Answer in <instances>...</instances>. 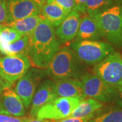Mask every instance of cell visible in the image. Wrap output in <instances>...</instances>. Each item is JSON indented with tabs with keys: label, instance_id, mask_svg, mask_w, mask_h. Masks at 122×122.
I'll use <instances>...</instances> for the list:
<instances>
[{
	"label": "cell",
	"instance_id": "cell-1",
	"mask_svg": "<svg viewBox=\"0 0 122 122\" xmlns=\"http://www.w3.org/2000/svg\"><path fill=\"white\" fill-rule=\"evenodd\" d=\"M29 36L26 56L30 65L37 68H47L60 47L54 27L43 18Z\"/></svg>",
	"mask_w": 122,
	"mask_h": 122
},
{
	"label": "cell",
	"instance_id": "cell-2",
	"mask_svg": "<svg viewBox=\"0 0 122 122\" xmlns=\"http://www.w3.org/2000/svg\"><path fill=\"white\" fill-rule=\"evenodd\" d=\"M95 18L103 37L114 46L122 47V7L113 5L92 16Z\"/></svg>",
	"mask_w": 122,
	"mask_h": 122
},
{
	"label": "cell",
	"instance_id": "cell-3",
	"mask_svg": "<svg viewBox=\"0 0 122 122\" xmlns=\"http://www.w3.org/2000/svg\"><path fill=\"white\" fill-rule=\"evenodd\" d=\"M79 60L84 63L94 65L99 63L114 52L113 46L98 40H83L71 44Z\"/></svg>",
	"mask_w": 122,
	"mask_h": 122
},
{
	"label": "cell",
	"instance_id": "cell-4",
	"mask_svg": "<svg viewBox=\"0 0 122 122\" xmlns=\"http://www.w3.org/2000/svg\"><path fill=\"white\" fill-rule=\"evenodd\" d=\"M49 75L56 79L69 78L77 74L78 58L68 48H62L55 54L47 66Z\"/></svg>",
	"mask_w": 122,
	"mask_h": 122
},
{
	"label": "cell",
	"instance_id": "cell-5",
	"mask_svg": "<svg viewBox=\"0 0 122 122\" xmlns=\"http://www.w3.org/2000/svg\"><path fill=\"white\" fill-rule=\"evenodd\" d=\"M93 71L117 93L122 88V55L119 53H112L95 65Z\"/></svg>",
	"mask_w": 122,
	"mask_h": 122
},
{
	"label": "cell",
	"instance_id": "cell-6",
	"mask_svg": "<svg viewBox=\"0 0 122 122\" xmlns=\"http://www.w3.org/2000/svg\"><path fill=\"white\" fill-rule=\"evenodd\" d=\"M81 100L74 97H57L39 109L36 118L57 121L69 117Z\"/></svg>",
	"mask_w": 122,
	"mask_h": 122
},
{
	"label": "cell",
	"instance_id": "cell-7",
	"mask_svg": "<svg viewBox=\"0 0 122 122\" xmlns=\"http://www.w3.org/2000/svg\"><path fill=\"white\" fill-rule=\"evenodd\" d=\"M30 65L26 55L1 57L0 77L12 86L26 73Z\"/></svg>",
	"mask_w": 122,
	"mask_h": 122
},
{
	"label": "cell",
	"instance_id": "cell-8",
	"mask_svg": "<svg viewBox=\"0 0 122 122\" xmlns=\"http://www.w3.org/2000/svg\"><path fill=\"white\" fill-rule=\"evenodd\" d=\"M81 83L85 98H92L103 103L114 100L117 94V90L95 74L83 75Z\"/></svg>",
	"mask_w": 122,
	"mask_h": 122
},
{
	"label": "cell",
	"instance_id": "cell-9",
	"mask_svg": "<svg viewBox=\"0 0 122 122\" xmlns=\"http://www.w3.org/2000/svg\"><path fill=\"white\" fill-rule=\"evenodd\" d=\"M41 77V72L37 70L32 69L26 72L18 80L14 91L20 98L26 109H29L30 107L36 88Z\"/></svg>",
	"mask_w": 122,
	"mask_h": 122
},
{
	"label": "cell",
	"instance_id": "cell-10",
	"mask_svg": "<svg viewBox=\"0 0 122 122\" xmlns=\"http://www.w3.org/2000/svg\"><path fill=\"white\" fill-rule=\"evenodd\" d=\"M7 22L40 14L41 8L30 0H6Z\"/></svg>",
	"mask_w": 122,
	"mask_h": 122
},
{
	"label": "cell",
	"instance_id": "cell-11",
	"mask_svg": "<svg viewBox=\"0 0 122 122\" xmlns=\"http://www.w3.org/2000/svg\"><path fill=\"white\" fill-rule=\"evenodd\" d=\"M0 113L16 117H24L26 109L20 98L10 87L5 89L0 95Z\"/></svg>",
	"mask_w": 122,
	"mask_h": 122
},
{
	"label": "cell",
	"instance_id": "cell-12",
	"mask_svg": "<svg viewBox=\"0 0 122 122\" xmlns=\"http://www.w3.org/2000/svg\"><path fill=\"white\" fill-rule=\"evenodd\" d=\"M57 98L54 90V82L46 80L40 85L35 93L30 104V117H36L38 111L48 102Z\"/></svg>",
	"mask_w": 122,
	"mask_h": 122
},
{
	"label": "cell",
	"instance_id": "cell-13",
	"mask_svg": "<svg viewBox=\"0 0 122 122\" xmlns=\"http://www.w3.org/2000/svg\"><path fill=\"white\" fill-rule=\"evenodd\" d=\"M80 14L76 10L71 11L64 20L58 26L56 35L62 42H66L75 38L80 24Z\"/></svg>",
	"mask_w": 122,
	"mask_h": 122
},
{
	"label": "cell",
	"instance_id": "cell-14",
	"mask_svg": "<svg viewBox=\"0 0 122 122\" xmlns=\"http://www.w3.org/2000/svg\"><path fill=\"white\" fill-rule=\"evenodd\" d=\"M54 90L57 97H74L85 98L81 81L77 79H57L54 82Z\"/></svg>",
	"mask_w": 122,
	"mask_h": 122
},
{
	"label": "cell",
	"instance_id": "cell-15",
	"mask_svg": "<svg viewBox=\"0 0 122 122\" xmlns=\"http://www.w3.org/2000/svg\"><path fill=\"white\" fill-rule=\"evenodd\" d=\"M75 41L83 40H99L103 35L95 18L90 15L86 14L81 18L78 31Z\"/></svg>",
	"mask_w": 122,
	"mask_h": 122
},
{
	"label": "cell",
	"instance_id": "cell-16",
	"mask_svg": "<svg viewBox=\"0 0 122 122\" xmlns=\"http://www.w3.org/2000/svg\"><path fill=\"white\" fill-rule=\"evenodd\" d=\"M69 12L54 2L46 1L41 8L40 15L54 27H58Z\"/></svg>",
	"mask_w": 122,
	"mask_h": 122
},
{
	"label": "cell",
	"instance_id": "cell-17",
	"mask_svg": "<svg viewBox=\"0 0 122 122\" xmlns=\"http://www.w3.org/2000/svg\"><path fill=\"white\" fill-rule=\"evenodd\" d=\"M42 19L43 18L40 14L33 15L5 23L4 25L13 28L23 35H30Z\"/></svg>",
	"mask_w": 122,
	"mask_h": 122
},
{
	"label": "cell",
	"instance_id": "cell-18",
	"mask_svg": "<svg viewBox=\"0 0 122 122\" xmlns=\"http://www.w3.org/2000/svg\"><path fill=\"white\" fill-rule=\"evenodd\" d=\"M104 106V103L98 100L87 98L80 101L76 108L70 115L69 117H84L96 113Z\"/></svg>",
	"mask_w": 122,
	"mask_h": 122
},
{
	"label": "cell",
	"instance_id": "cell-19",
	"mask_svg": "<svg viewBox=\"0 0 122 122\" xmlns=\"http://www.w3.org/2000/svg\"><path fill=\"white\" fill-rule=\"evenodd\" d=\"M29 44V36L24 35L16 41L8 44L1 53L6 56L27 55Z\"/></svg>",
	"mask_w": 122,
	"mask_h": 122
},
{
	"label": "cell",
	"instance_id": "cell-20",
	"mask_svg": "<svg viewBox=\"0 0 122 122\" xmlns=\"http://www.w3.org/2000/svg\"><path fill=\"white\" fill-rule=\"evenodd\" d=\"M22 35L12 27L1 25L0 30V52H1L8 44L20 39Z\"/></svg>",
	"mask_w": 122,
	"mask_h": 122
},
{
	"label": "cell",
	"instance_id": "cell-21",
	"mask_svg": "<svg viewBox=\"0 0 122 122\" xmlns=\"http://www.w3.org/2000/svg\"><path fill=\"white\" fill-rule=\"evenodd\" d=\"M112 4L113 0H87L86 13L90 16H94L109 8Z\"/></svg>",
	"mask_w": 122,
	"mask_h": 122
},
{
	"label": "cell",
	"instance_id": "cell-22",
	"mask_svg": "<svg viewBox=\"0 0 122 122\" xmlns=\"http://www.w3.org/2000/svg\"><path fill=\"white\" fill-rule=\"evenodd\" d=\"M87 122H122V108L111 109L95 115Z\"/></svg>",
	"mask_w": 122,
	"mask_h": 122
},
{
	"label": "cell",
	"instance_id": "cell-23",
	"mask_svg": "<svg viewBox=\"0 0 122 122\" xmlns=\"http://www.w3.org/2000/svg\"><path fill=\"white\" fill-rule=\"evenodd\" d=\"M30 117H16L6 114L0 113V122H26Z\"/></svg>",
	"mask_w": 122,
	"mask_h": 122
},
{
	"label": "cell",
	"instance_id": "cell-24",
	"mask_svg": "<svg viewBox=\"0 0 122 122\" xmlns=\"http://www.w3.org/2000/svg\"><path fill=\"white\" fill-rule=\"evenodd\" d=\"M48 2H54L68 12L75 10L74 0H48Z\"/></svg>",
	"mask_w": 122,
	"mask_h": 122
},
{
	"label": "cell",
	"instance_id": "cell-25",
	"mask_svg": "<svg viewBox=\"0 0 122 122\" xmlns=\"http://www.w3.org/2000/svg\"><path fill=\"white\" fill-rule=\"evenodd\" d=\"M96 115L95 113L92 115H90L88 116L84 117H66L65 119H62L61 120H57V121H51L50 120L49 122H87L92 118L94 117Z\"/></svg>",
	"mask_w": 122,
	"mask_h": 122
},
{
	"label": "cell",
	"instance_id": "cell-26",
	"mask_svg": "<svg viewBox=\"0 0 122 122\" xmlns=\"http://www.w3.org/2000/svg\"><path fill=\"white\" fill-rule=\"evenodd\" d=\"M7 22V8L6 0H0V24Z\"/></svg>",
	"mask_w": 122,
	"mask_h": 122
},
{
	"label": "cell",
	"instance_id": "cell-27",
	"mask_svg": "<svg viewBox=\"0 0 122 122\" xmlns=\"http://www.w3.org/2000/svg\"><path fill=\"white\" fill-rule=\"evenodd\" d=\"M75 10L79 12L86 13V5L87 0H74Z\"/></svg>",
	"mask_w": 122,
	"mask_h": 122
},
{
	"label": "cell",
	"instance_id": "cell-28",
	"mask_svg": "<svg viewBox=\"0 0 122 122\" xmlns=\"http://www.w3.org/2000/svg\"><path fill=\"white\" fill-rule=\"evenodd\" d=\"M114 100H115V102L117 104L118 106H119V107L122 108V88L117 94Z\"/></svg>",
	"mask_w": 122,
	"mask_h": 122
},
{
	"label": "cell",
	"instance_id": "cell-29",
	"mask_svg": "<svg viewBox=\"0 0 122 122\" xmlns=\"http://www.w3.org/2000/svg\"><path fill=\"white\" fill-rule=\"evenodd\" d=\"M8 87H11V85H10L6 81H5L3 79L0 77V95L2 93V92Z\"/></svg>",
	"mask_w": 122,
	"mask_h": 122
},
{
	"label": "cell",
	"instance_id": "cell-30",
	"mask_svg": "<svg viewBox=\"0 0 122 122\" xmlns=\"http://www.w3.org/2000/svg\"><path fill=\"white\" fill-rule=\"evenodd\" d=\"M30 1H32L33 2H34L35 4L37 5L39 8H41V6H42L45 3H46V1H47L48 0H30Z\"/></svg>",
	"mask_w": 122,
	"mask_h": 122
},
{
	"label": "cell",
	"instance_id": "cell-31",
	"mask_svg": "<svg viewBox=\"0 0 122 122\" xmlns=\"http://www.w3.org/2000/svg\"><path fill=\"white\" fill-rule=\"evenodd\" d=\"M50 120L46 119H40L38 118H30V119L26 122H49Z\"/></svg>",
	"mask_w": 122,
	"mask_h": 122
},
{
	"label": "cell",
	"instance_id": "cell-32",
	"mask_svg": "<svg viewBox=\"0 0 122 122\" xmlns=\"http://www.w3.org/2000/svg\"><path fill=\"white\" fill-rule=\"evenodd\" d=\"M1 25H0V30H1Z\"/></svg>",
	"mask_w": 122,
	"mask_h": 122
},
{
	"label": "cell",
	"instance_id": "cell-33",
	"mask_svg": "<svg viewBox=\"0 0 122 122\" xmlns=\"http://www.w3.org/2000/svg\"><path fill=\"white\" fill-rule=\"evenodd\" d=\"M0 108H1V104H0Z\"/></svg>",
	"mask_w": 122,
	"mask_h": 122
}]
</instances>
